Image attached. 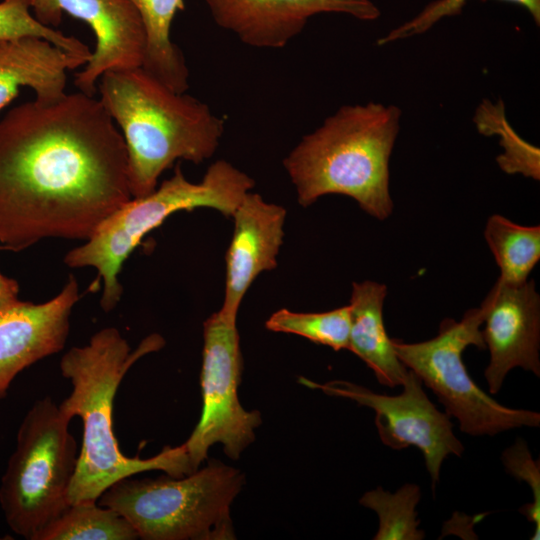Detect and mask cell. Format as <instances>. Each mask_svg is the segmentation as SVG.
<instances>
[{"label": "cell", "mask_w": 540, "mask_h": 540, "mask_svg": "<svg viewBox=\"0 0 540 540\" xmlns=\"http://www.w3.org/2000/svg\"><path fill=\"white\" fill-rule=\"evenodd\" d=\"M132 198L124 138L83 92L28 101L0 120V246L87 240Z\"/></svg>", "instance_id": "1"}, {"label": "cell", "mask_w": 540, "mask_h": 540, "mask_svg": "<svg viewBox=\"0 0 540 540\" xmlns=\"http://www.w3.org/2000/svg\"><path fill=\"white\" fill-rule=\"evenodd\" d=\"M164 339L152 334L131 350L115 327L93 334L84 346L70 348L61 358L62 376L71 383L70 395L58 406L70 420H82V442L77 468L68 493L70 505L97 502L114 482L135 474L160 470L172 477L191 474L193 469L184 443L164 447L151 458L127 457L119 448L113 430V404L118 387L140 358L158 351Z\"/></svg>", "instance_id": "2"}, {"label": "cell", "mask_w": 540, "mask_h": 540, "mask_svg": "<svg viewBox=\"0 0 540 540\" xmlns=\"http://www.w3.org/2000/svg\"><path fill=\"white\" fill-rule=\"evenodd\" d=\"M97 89L126 144L132 197L151 193L176 160L199 164L219 146L224 120L204 102L173 91L142 66L104 73Z\"/></svg>", "instance_id": "3"}, {"label": "cell", "mask_w": 540, "mask_h": 540, "mask_svg": "<svg viewBox=\"0 0 540 540\" xmlns=\"http://www.w3.org/2000/svg\"><path fill=\"white\" fill-rule=\"evenodd\" d=\"M401 116L393 104L344 105L303 136L283 161L299 204L307 207L324 195L340 194L379 220L389 217V160Z\"/></svg>", "instance_id": "4"}, {"label": "cell", "mask_w": 540, "mask_h": 540, "mask_svg": "<svg viewBox=\"0 0 540 540\" xmlns=\"http://www.w3.org/2000/svg\"><path fill=\"white\" fill-rule=\"evenodd\" d=\"M254 180L225 160L211 164L203 179L190 182L180 166L151 193L132 197L96 228L84 244L70 250L64 262L72 268L93 267L103 281L100 305L111 311L120 301L121 267L142 238L170 215L195 208H212L232 216Z\"/></svg>", "instance_id": "5"}, {"label": "cell", "mask_w": 540, "mask_h": 540, "mask_svg": "<svg viewBox=\"0 0 540 540\" xmlns=\"http://www.w3.org/2000/svg\"><path fill=\"white\" fill-rule=\"evenodd\" d=\"M243 484L239 469L211 460L182 477L122 478L97 503L126 518L143 540H229L230 507Z\"/></svg>", "instance_id": "6"}, {"label": "cell", "mask_w": 540, "mask_h": 540, "mask_svg": "<svg viewBox=\"0 0 540 540\" xmlns=\"http://www.w3.org/2000/svg\"><path fill=\"white\" fill-rule=\"evenodd\" d=\"M70 421L44 397L33 403L19 426L1 480L0 506L9 528L27 540H36L70 505L79 455Z\"/></svg>", "instance_id": "7"}, {"label": "cell", "mask_w": 540, "mask_h": 540, "mask_svg": "<svg viewBox=\"0 0 540 540\" xmlns=\"http://www.w3.org/2000/svg\"><path fill=\"white\" fill-rule=\"evenodd\" d=\"M486 308L468 310L460 321L445 318L438 334L427 341L405 343L392 339L399 360L437 396L449 417L456 418L463 433L494 436L520 427H539L540 414L503 406L470 377L462 353L474 345L485 349L481 325Z\"/></svg>", "instance_id": "8"}, {"label": "cell", "mask_w": 540, "mask_h": 540, "mask_svg": "<svg viewBox=\"0 0 540 540\" xmlns=\"http://www.w3.org/2000/svg\"><path fill=\"white\" fill-rule=\"evenodd\" d=\"M236 321L219 311L204 322V345L200 375L202 411L189 438L184 442L196 471L214 444L236 460L255 440L261 414L247 411L238 397L242 357Z\"/></svg>", "instance_id": "9"}, {"label": "cell", "mask_w": 540, "mask_h": 540, "mask_svg": "<svg viewBox=\"0 0 540 540\" xmlns=\"http://www.w3.org/2000/svg\"><path fill=\"white\" fill-rule=\"evenodd\" d=\"M298 381L327 395L347 398L371 408L384 445L394 450L415 446L422 452L433 490L439 481L443 461L450 455L461 457L464 451L463 444L453 432L450 417L430 401L421 379L410 369L402 384V393L396 396L378 394L345 380L316 383L300 377Z\"/></svg>", "instance_id": "10"}, {"label": "cell", "mask_w": 540, "mask_h": 540, "mask_svg": "<svg viewBox=\"0 0 540 540\" xmlns=\"http://www.w3.org/2000/svg\"><path fill=\"white\" fill-rule=\"evenodd\" d=\"M34 17L57 26L64 12L86 22L96 47L84 68L75 74L78 91L94 96L100 77L113 70L141 67L146 49L145 28L129 0H26Z\"/></svg>", "instance_id": "11"}, {"label": "cell", "mask_w": 540, "mask_h": 540, "mask_svg": "<svg viewBox=\"0 0 540 540\" xmlns=\"http://www.w3.org/2000/svg\"><path fill=\"white\" fill-rule=\"evenodd\" d=\"M482 336L490 352L484 376L497 394L508 374L520 367L540 376V296L533 280L511 285L496 281L482 302Z\"/></svg>", "instance_id": "12"}, {"label": "cell", "mask_w": 540, "mask_h": 540, "mask_svg": "<svg viewBox=\"0 0 540 540\" xmlns=\"http://www.w3.org/2000/svg\"><path fill=\"white\" fill-rule=\"evenodd\" d=\"M79 298L78 282L70 275L62 290L46 302L18 298L0 302V400L21 371L64 349Z\"/></svg>", "instance_id": "13"}, {"label": "cell", "mask_w": 540, "mask_h": 540, "mask_svg": "<svg viewBox=\"0 0 540 540\" xmlns=\"http://www.w3.org/2000/svg\"><path fill=\"white\" fill-rule=\"evenodd\" d=\"M215 23L245 45L279 49L321 13L374 21L380 9L371 0H204Z\"/></svg>", "instance_id": "14"}, {"label": "cell", "mask_w": 540, "mask_h": 540, "mask_svg": "<svg viewBox=\"0 0 540 540\" xmlns=\"http://www.w3.org/2000/svg\"><path fill=\"white\" fill-rule=\"evenodd\" d=\"M232 217L234 233L226 253L225 296L219 312L237 320L241 301L253 281L277 266L286 210L249 191Z\"/></svg>", "instance_id": "15"}, {"label": "cell", "mask_w": 540, "mask_h": 540, "mask_svg": "<svg viewBox=\"0 0 540 540\" xmlns=\"http://www.w3.org/2000/svg\"><path fill=\"white\" fill-rule=\"evenodd\" d=\"M88 59L37 37L0 41V111L30 87L35 100L52 103L65 94L66 71L85 65Z\"/></svg>", "instance_id": "16"}, {"label": "cell", "mask_w": 540, "mask_h": 540, "mask_svg": "<svg viewBox=\"0 0 540 540\" xmlns=\"http://www.w3.org/2000/svg\"><path fill=\"white\" fill-rule=\"evenodd\" d=\"M387 287L375 281L353 283L350 298L349 351L374 373L378 382L390 388L402 386L409 369L399 360L383 320Z\"/></svg>", "instance_id": "17"}, {"label": "cell", "mask_w": 540, "mask_h": 540, "mask_svg": "<svg viewBox=\"0 0 540 540\" xmlns=\"http://www.w3.org/2000/svg\"><path fill=\"white\" fill-rule=\"evenodd\" d=\"M141 16L146 49L142 67L175 92L189 87V71L181 50L172 42L170 30L183 0H129Z\"/></svg>", "instance_id": "18"}, {"label": "cell", "mask_w": 540, "mask_h": 540, "mask_svg": "<svg viewBox=\"0 0 540 540\" xmlns=\"http://www.w3.org/2000/svg\"><path fill=\"white\" fill-rule=\"evenodd\" d=\"M485 240L500 269L499 281L519 285L540 259V227L516 224L494 214L486 223Z\"/></svg>", "instance_id": "19"}, {"label": "cell", "mask_w": 540, "mask_h": 540, "mask_svg": "<svg viewBox=\"0 0 540 540\" xmlns=\"http://www.w3.org/2000/svg\"><path fill=\"white\" fill-rule=\"evenodd\" d=\"M132 525L116 510L97 502L71 504L36 540H135Z\"/></svg>", "instance_id": "20"}, {"label": "cell", "mask_w": 540, "mask_h": 540, "mask_svg": "<svg viewBox=\"0 0 540 540\" xmlns=\"http://www.w3.org/2000/svg\"><path fill=\"white\" fill-rule=\"evenodd\" d=\"M473 122L478 132L485 136H499L503 149L496 161L507 174H522L540 179V150L521 138L506 118L504 102L483 100L477 107Z\"/></svg>", "instance_id": "21"}, {"label": "cell", "mask_w": 540, "mask_h": 540, "mask_svg": "<svg viewBox=\"0 0 540 540\" xmlns=\"http://www.w3.org/2000/svg\"><path fill=\"white\" fill-rule=\"evenodd\" d=\"M421 498L420 487L407 483L395 493L377 487L367 491L359 503L373 510L379 518L374 540H422L425 532L419 529L416 506Z\"/></svg>", "instance_id": "22"}, {"label": "cell", "mask_w": 540, "mask_h": 540, "mask_svg": "<svg viewBox=\"0 0 540 540\" xmlns=\"http://www.w3.org/2000/svg\"><path fill=\"white\" fill-rule=\"evenodd\" d=\"M265 326L270 331L299 335L335 351L349 349V305L318 313L280 309L268 318Z\"/></svg>", "instance_id": "23"}, {"label": "cell", "mask_w": 540, "mask_h": 540, "mask_svg": "<svg viewBox=\"0 0 540 540\" xmlns=\"http://www.w3.org/2000/svg\"><path fill=\"white\" fill-rule=\"evenodd\" d=\"M22 37L45 39L67 52L87 59L92 53L89 47L79 39L40 23L30 12L26 0H2L0 2V41Z\"/></svg>", "instance_id": "24"}, {"label": "cell", "mask_w": 540, "mask_h": 540, "mask_svg": "<svg viewBox=\"0 0 540 540\" xmlns=\"http://www.w3.org/2000/svg\"><path fill=\"white\" fill-rule=\"evenodd\" d=\"M469 0H435L427 4L415 17L392 29L377 41V45L407 39L427 32L446 17L457 16ZM524 7L534 23L540 25V0H501Z\"/></svg>", "instance_id": "25"}, {"label": "cell", "mask_w": 540, "mask_h": 540, "mask_svg": "<svg viewBox=\"0 0 540 540\" xmlns=\"http://www.w3.org/2000/svg\"><path fill=\"white\" fill-rule=\"evenodd\" d=\"M506 471L518 481L528 484L533 495V501L523 505L519 511L527 520L534 524L535 529L531 537L538 540L540 537V465L534 460L527 443L518 438L513 445L506 448L501 456Z\"/></svg>", "instance_id": "26"}, {"label": "cell", "mask_w": 540, "mask_h": 540, "mask_svg": "<svg viewBox=\"0 0 540 540\" xmlns=\"http://www.w3.org/2000/svg\"><path fill=\"white\" fill-rule=\"evenodd\" d=\"M18 292V283L14 279L0 273V302L17 298Z\"/></svg>", "instance_id": "27"}]
</instances>
